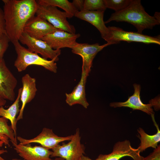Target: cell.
<instances>
[{"instance_id": "ba28073f", "label": "cell", "mask_w": 160, "mask_h": 160, "mask_svg": "<svg viewBox=\"0 0 160 160\" xmlns=\"http://www.w3.org/2000/svg\"><path fill=\"white\" fill-rule=\"evenodd\" d=\"M73 136V135L65 137L58 136L53 132L52 129L44 128L41 132L33 138L26 139L19 136L17 137V138L20 142V144L25 145L32 143H38L49 150L52 149L61 142L70 140Z\"/></svg>"}, {"instance_id": "8992f818", "label": "cell", "mask_w": 160, "mask_h": 160, "mask_svg": "<svg viewBox=\"0 0 160 160\" xmlns=\"http://www.w3.org/2000/svg\"><path fill=\"white\" fill-rule=\"evenodd\" d=\"M79 129L77 128L71 139L65 143H63L52 149L50 157H58L65 160H80L85 153V148L81 142Z\"/></svg>"}, {"instance_id": "ac0fdd59", "label": "cell", "mask_w": 160, "mask_h": 160, "mask_svg": "<svg viewBox=\"0 0 160 160\" xmlns=\"http://www.w3.org/2000/svg\"><path fill=\"white\" fill-rule=\"evenodd\" d=\"M89 74L82 71L81 79L72 92L70 93H65L66 102L69 106L76 104L82 105L87 108L89 105L85 94V85Z\"/></svg>"}, {"instance_id": "836d02e7", "label": "cell", "mask_w": 160, "mask_h": 160, "mask_svg": "<svg viewBox=\"0 0 160 160\" xmlns=\"http://www.w3.org/2000/svg\"><path fill=\"white\" fill-rule=\"evenodd\" d=\"M54 160H65L64 159L60 158V157H56L55 158Z\"/></svg>"}, {"instance_id": "6da1fadb", "label": "cell", "mask_w": 160, "mask_h": 160, "mask_svg": "<svg viewBox=\"0 0 160 160\" xmlns=\"http://www.w3.org/2000/svg\"><path fill=\"white\" fill-rule=\"evenodd\" d=\"M2 1L6 34L12 43L19 41L26 23L36 14L38 4L35 0H2Z\"/></svg>"}, {"instance_id": "ffe728a7", "label": "cell", "mask_w": 160, "mask_h": 160, "mask_svg": "<svg viewBox=\"0 0 160 160\" xmlns=\"http://www.w3.org/2000/svg\"><path fill=\"white\" fill-rule=\"evenodd\" d=\"M22 91V88H20L18 91V95L16 100L7 109H4L3 106L0 108V116L10 120L11 126L13 130L15 137H16L17 115L19 113V101Z\"/></svg>"}, {"instance_id": "4316f807", "label": "cell", "mask_w": 160, "mask_h": 160, "mask_svg": "<svg viewBox=\"0 0 160 160\" xmlns=\"http://www.w3.org/2000/svg\"><path fill=\"white\" fill-rule=\"evenodd\" d=\"M6 34L5 24L3 10L0 7V37Z\"/></svg>"}, {"instance_id": "f546056e", "label": "cell", "mask_w": 160, "mask_h": 160, "mask_svg": "<svg viewBox=\"0 0 160 160\" xmlns=\"http://www.w3.org/2000/svg\"><path fill=\"white\" fill-rule=\"evenodd\" d=\"M6 103V100L0 96V108L4 105Z\"/></svg>"}, {"instance_id": "9c48e42d", "label": "cell", "mask_w": 160, "mask_h": 160, "mask_svg": "<svg viewBox=\"0 0 160 160\" xmlns=\"http://www.w3.org/2000/svg\"><path fill=\"white\" fill-rule=\"evenodd\" d=\"M108 46L107 43L100 45L97 43L90 44L77 42L71 48L72 52L81 57L82 59V71L89 74L95 57L99 52Z\"/></svg>"}, {"instance_id": "4fadbf2b", "label": "cell", "mask_w": 160, "mask_h": 160, "mask_svg": "<svg viewBox=\"0 0 160 160\" xmlns=\"http://www.w3.org/2000/svg\"><path fill=\"white\" fill-rule=\"evenodd\" d=\"M57 29L45 19L34 15L26 23L24 32L32 37L41 39L46 35Z\"/></svg>"}, {"instance_id": "603a6c76", "label": "cell", "mask_w": 160, "mask_h": 160, "mask_svg": "<svg viewBox=\"0 0 160 160\" xmlns=\"http://www.w3.org/2000/svg\"><path fill=\"white\" fill-rule=\"evenodd\" d=\"M106 9L104 0H85L83 10L105 11Z\"/></svg>"}, {"instance_id": "44dd1931", "label": "cell", "mask_w": 160, "mask_h": 160, "mask_svg": "<svg viewBox=\"0 0 160 160\" xmlns=\"http://www.w3.org/2000/svg\"><path fill=\"white\" fill-rule=\"evenodd\" d=\"M8 121L4 117H0V140L2 141L5 145L10 147L9 139L12 143H17V138L11 126L8 125Z\"/></svg>"}, {"instance_id": "7a4b0ae2", "label": "cell", "mask_w": 160, "mask_h": 160, "mask_svg": "<svg viewBox=\"0 0 160 160\" xmlns=\"http://www.w3.org/2000/svg\"><path fill=\"white\" fill-rule=\"evenodd\" d=\"M153 16L149 15L145 11L140 0H131L129 5L124 9L112 14L105 24L111 21L125 22L133 25L137 32L142 33L143 30L152 29L160 24L159 13Z\"/></svg>"}, {"instance_id": "83f0119b", "label": "cell", "mask_w": 160, "mask_h": 160, "mask_svg": "<svg viewBox=\"0 0 160 160\" xmlns=\"http://www.w3.org/2000/svg\"><path fill=\"white\" fill-rule=\"evenodd\" d=\"M72 3L75 7L79 11H81L83 10L84 0H73Z\"/></svg>"}, {"instance_id": "f1b7e54d", "label": "cell", "mask_w": 160, "mask_h": 160, "mask_svg": "<svg viewBox=\"0 0 160 160\" xmlns=\"http://www.w3.org/2000/svg\"><path fill=\"white\" fill-rule=\"evenodd\" d=\"M150 103L152 105L154 109L156 111H158L160 109V99L159 98L157 97L153 99H151L150 101Z\"/></svg>"}, {"instance_id": "2e32d148", "label": "cell", "mask_w": 160, "mask_h": 160, "mask_svg": "<svg viewBox=\"0 0 160 160\" xmlns=\"http://www.w3.org/2000/svg\"><path fill=\"white\" fill-rule=\"evenodd\" d=\"M134 92L133 94L129 97L128 99L124 102H114L111 103L110 105L114 108L127 107L133 110H138L151 115L154 113L152 108V105L151 103L144 104L142 102L140 98L141 87L140 85L133 84Z\"/></svg>"}, {"instance_id": "52a82bcc", "label": "cell", "mask_w": 160, "mask_h": 160, "mask_svg": "<svg viewBox=\"0 0 160 160\" xmlns=\"http://www.w3.org/2000/svg\"><path fill=\"white\" fill-rule=\"evenodd\" d=\"M19 41L23 44L25 45L31 51L39 54L46 59L55 60V61L59 60L58 56L60 55V49L54 50L45 41L41 39L32 37L24 32Z\"/></svg>"}, {"instance_id": "484cf974", "label": "cell", "mask_w": 160, "mask_h": 160, "mask_svg": "<svg viewBox=\"0 0 160 160\" xmlns=\"http://www.w3.org/2000/svg\"><path fill=\"white\" fill-rule=\"evenodd\" d=\"M143 160H160V146L158 145L153 151L149 155L144 157Z\"/></svg>"}, {"instance_id": "5bb4252c", "label": "cell", "mask_w": 160, "mask_h": 160, "mask_svg": "<svg viewBox=\"0 0 160 160\" xmlns=\"http://www.w3.org/2000/svg\"><path fill=\"white\" fill-rule=\"evenodd\" d=\"M14 149L24 160H54L50 158L52 151L41 146H32L12 143Z\"/></svg>"}, {"instance_id": "cb8c5ba5", "label": "cell", "mask_w": 160, "mask_h": 160, "mask_svg": "<svg viewBox=\"0 0 160 160\" xmlns=\"http://www.w3.org/2000/svg\"><path fill=\"white\" fill-rule=\"evenodd\" d=\"M131 0H104L106 7L115 11L122 10L129 4Z\"/></svg>"}, {"instance_id": "e0dca14e", "label": "cell", "mask_w": 160, "mask_h": 160, "mask_svg": "<svg viewBox=\"0 0 160 160\" xmlns=\"http://www.w3.org/2000/svg\"><path fill=\"white\" fill-rule=\"evenodd\" d=\"M22 91L20 100L22 105L17 118V121L23 118V112L26 104L30 102L35 97L37 91L36 80L28 74H26L22 78Z\"/></svg>"}, {"instance_id": "277c9868", "label": "cell", "mask_w": 160, "mask_h": 160, "mask_svg": "<svg viewBox=\"0 0 160 160\" xmlns=\"http://www.w3.org/2000/svg\"><path fill=\"white\" fill-rule=\"evenodd\" d=\"M36 14L45 19L57 29L76 33L75 27L67 19L68 18H71L70 15L65 12L60 11L56 7L38 4Z\"/></svg>"}, {"instance_id": "8fae6325", "label": "cell", "mask_w": 160, "mask_h": 160, "mask_svg": "<svg viewBox=\"0 0 160 160\" xmlns=\"http://www.w3.org/2000/svg\"><path fill=\"white\" fill-rule=\"evenodd\" d=\"M80 36L79 33H72L57 29L46 35L41 39L47 42L53 49L59 50L65 47L71 49L77 43L76 40Z\"/></svg>"}, {"instance_id": "7402d4cb", "label": "cell", "mask_w": 160, "mask_h": 160, "mask_svg": "<svg viewBox=\"0 0 160 160\" xmlns=\"http://www.w3.org/2000/svg\"><path fill=\"white\" fill-rule=\"evenodd\" d=\"M40 5L58 7L68 14L71 18L74 16L79 11L75 7L72 2L67 0H36Z\"/></svg>"}, {"instance_id": "1f68e13d", "label": "cell", "mask_w": 160, "mask_h": 160, "mask_svg": "<svg viewBox=\"0 0 160 160\" xmlns=\"http://www.w3.org/2000/svg\"><path fill=\"white\" fill-rule=\"evenodd\" d=\"M80 160H93L92 159L89 157L84 156V155H83L81 157Z\"/></svg>"}, {"instance_id": "9a60e30c", "label": "cell", "mask_w": 160, "mask_h": 160, "mask_svg": "<svg viewBox=\"0 0 160 160\" xmlns=\"http://www.w3.org/2000/svg\"><path fill=\"white\" fill-rule=\"evenodd\" d=\"M104 11H84L78 12L75 16L86 21L96 27L100 33L102 37L105 41L109 35V31L103 20Z\"/></svg>"}, {"instance_id": "5b68a950", "label": "cell", "mask_w": 160, "mask_h": 160, "mask_svg": "<svg viewBox=\"0 0 160 160\" xmlns=\"http://www.w3.org/2000/svg\"><path fill=\"white\" fill-rule=\"evenodd\" d=\"M108 28L109 33L106 41L108 46L119 43L121 41L160 44L159 36H151L137 32L126 31L121 28L115 26H108Z\"/></svg>"}, {"instance_id": "d4e9b609", "label": "cell", "mask_w": 160, "mask_h": 160, "mask_svg": "<svg viewBox=\"0 0 160 160\" xmlns=\"http://www.w3.org/2000/svg\"><path fill=\"white\" fill-rule=\"evenodd\" d=\"M10 41L6 34L0 37V60L3 59V56L7 50Z\"/></svg>"}, {"instance_id": "d6a6232c", "label": "cell", "mask_w": 160, "mask_h": 160, "mask_svg": "<svg viewBox=\"0 0 160 160\" xmlns=\"http://www.w3.org/2000/svg\"><path fill=\"white\" fill-rule=\"evenodd\" d=\"M0 160H5L1 156H0ZM12 160H22L20 159H12ZM23 160H24V159Z\"/></svg>"}, {"instance_id": "4dcf8cb0", "label": "cell", "mask_w": 160, "mask_h": 160, "mask_svg": "<svg viewBox=\"0 0 160 160\" xmlns=\"http://www.w3.org/2000/svg\"><path fill=\"white\" fill-rule=\"evenodd\" d=\"M4 144V143L2 141L0 140V148L3 146ZM7 152V151L6 150L0 149V156L1 154Z\"/></svg>"}, {"instance_id": "3957f363", "label": "cell", "mask_w": 160, "mask_h": 160, "mask_svg": "<svg viewBox=\"0 0 160 160\" xmlns=\"http://www.w3.org/2000/svg\"><path fill=\"white\" fill-rule=\"evenodd\" d=\"M17 54L14 65L19 72L25 70L31 65L40 66L54 73L57 72V66L55 60H50L39 56L23 46L19 41L12 43Z\"/></svg>"}, {"instance_id": "d6986e66", "label": "cell", "mask_w": 160, "mask_h": 160, "mask_svg": "<svg viewBox=\"0 0 160 160\" xmlns=\"http://www.w3.org/2000/svg\"><path fill=\"white\" fill-rule=\"evenodd\" d=\"M154 113L151 115L154 124L157 129L155 134L150 135L147 134L140 127L137 131L140 136L139 137L140 143L137 148L140 152H142L147 148L152 147L154 149L158 146V143L160 141V130L158 124L156 123L154 117Z\"/></svg>"}, {"instance_id": "7c38bea8", "label": "cell", "mask_w": 160, "mask_h": 160, "mask_svg": "<svg viewBox=\"0 0 160 160\" xmlns=\"http://www.w3.org/2000/svg\"><path fill=\"white\" fill-rule=\"evenodd\" d=\"M17 82L4 58L0 60V96L6 100L13 101Z\"/></svg>"}, {"instance_id": "30bf717a", "label": "cell", "mask_w": 160, "mask_h": 160, "mask_svg": "<svg viewBox=\"0 0 160 160\" xmlns=\"http://www.w3.org/2000/svg\"><path fill=\"white\" fill-rule=\"evenodd\" d=\"M125 156L131 157L134 160H143L138 148L132 147L128 140L118 141L114 145L112 152L108 154H100L95 160H119Z\"/></svg>"}]
</instances>
